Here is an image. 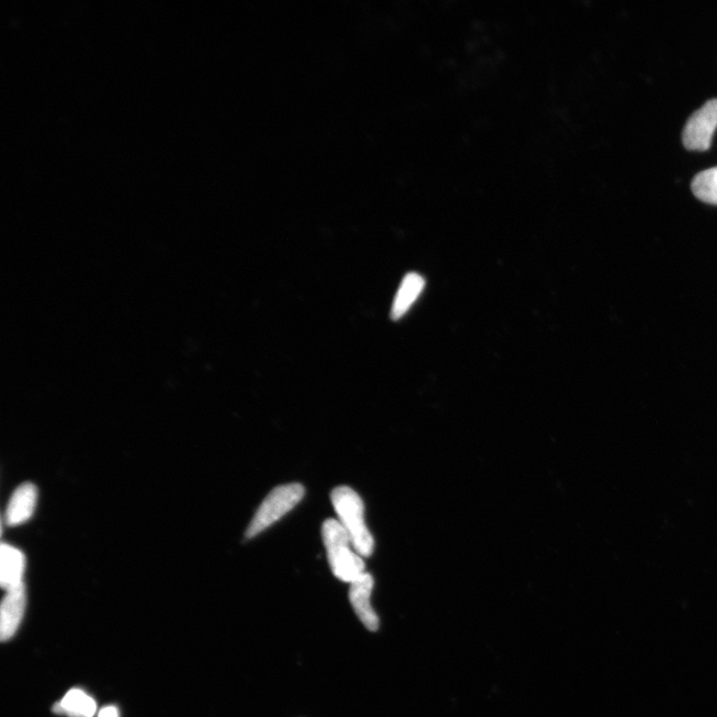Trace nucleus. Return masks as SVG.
I'll return each mask as SVG.
<instances>
[{"label":"nucleus","mask_w":717,"mask_h":717,"mask_svg":"<svg viewBox=\"0 0 717 717\" xmlns=\"http://www.w3.org/2000/svg\"><path fill=\"white\" fill-rule=\"evenodd\" d=\"M425 286V278L415 272H410L404 277V280L395 294L391 317L393 320H400L416 302L422 294Z\"/></svg>","instance_id":"9"},{"label":"nucleus","mask_w":717,"mask_h":717,"mask_svg":"<svg viewBox=\"0 0 717 717\" xmlns=\"http://www.w3.org/2000/svg\"><path fill=\"white\" fill-rule=\"evenodd\" d=\"M37 498L38 491L35 485L26 483L19 486L7 505L5 519L8 526H19L30 519L36 508Z\"/></svg>","instance_id":"7"},{"label":"nucleus","mask_w":717,"mask_h":717,"mask_svg":"<svg viewBox=\"0 0 717 717\" xmlns=\"http://www.w3.org/2000/svg\"><path fill=\"white\" fill-rule=\"evenodd\" d=\"M331 502L339 522L349 534L353 548L361 558H369L374 552V541L365 522V507L360 496L351 487H338L331 492Z\"/></svg>","instance_id":"1"},{"label":"nucleus","mask_w":717,"mask_h":717,"mask_svg":"<svg viewBox=\"0 0 717 717\" xmlns=\"http://www.w3.org/2000/svg\"><path fill=\"white\" fill-rule=\"evenodd\" d=\"M373 587L372 575L366 572L362 574L350 584L349 600L363 625L371 631H376L380 620L371 604Z\"/></svg>","instance_id":"5"},{"label":"nucleus","mask_w":717,"mask_h":717,"mask_svg":"<svg viewBox=\"0 0 717 717\" xmlns=\"http://www.w3.org/2000/svg\"><path fill=\"white\" fill-rule=\"evenodd\" d=\"M305 496V488L301 484H288L275 487L262 501L250 523L245 537L248 539L258 537L272 524L293 509Z\"/></svg>","instance_id":"3"},{"label":"nucleus","mask_w":717,"mask_h":717,"mask_svg":"<svg viewBox=\"0 0 717 717\" xmlns=\"http://www.w3.org/2000/svg\"><path fill=\"white\" fill-rule=\"evenodd\" d=\"M26 604L25 584L9 589L2 604V625L0 637L7 640L15 634L23 620Z\"/></svg>","instance_id":"6"},{"label":"nucleus","mask_w":717,"mask_h":717,"mask_svg":"<svg viewBox=\"0 0 717 717\" xmlns=\"http://www.w3.org/2000/svg\"><path fill=\"white\" fill-rule=\"evenodd\" d=\"M691 189L700 200L717 206V167L705 169L695 176Z\"/></svg>","instance_id":"11"},{"label":"nucleus","mask_w":717,"mask_h":717,"mask_svg":"<svg viewBox=\"0 0 717 717\" xmlns=\"http://www.w3.org/2000/svg\"><path fill=\"white\" fill-rule=\"evenodd\" d=\"M97 704L87 692L74 689L69 691L60 702L53 706L56 713L67 714L71 717H93Z\"/></svg>","instance_id":"10"},{"label":"nucleus","mask_w":717,"mask_h":717,"mask_svg":"<svg viewBox=\"0 0 717 717\" xmlns=\"http://www.w3.org/2000/svg\"><path fill=\"white\" fill-rule=\"evenodd\" d=\"M716 129L717 99H712L690 117L682 132L683 146L690 151H708Z\"/></svg>","instance_id":"4"},{"label":"nucleus","mask_w":717,"mask_h":717,"mask_svg":"<svg viewBox=\"0 0 717 717\" xmlns=\"http://www.w3.org/2000/svg\"><path fill=\"white\" fill-rule=\"evenodd\" d=\"M98 717H119V712H118L114 706H107V708L100 712Z\"/></svg>","instance_id":"12"},{"label":"nucleus","mask_w":717,"mask_h":717,"mask_svg":"<svg viewBox=\"0 0 717 717\" xmlns=\"http://www.w3.org/2000/svg\"><path fill=\"white\" fill-rule=\"evenodd\" d=\"M323 539L330 568L339 580L351 584L365 573V563L353 548L349 534L339 520L323 523Z\"/></svg>","instance_id":"2"},{"label":"nucleus","mask_w":717,"mask_h":717,"mask_svg":"<svg viewBox=\"0 0 717 717\" xmlns=\"http://www.w3.org/2000/svg\"><path fill=\"white\" fill-rule=\"evenodd\" d=\"M26 556L14 546L3 543L0 548V583L5 590L24 584Z\"/></svg>","instance_id":"8"}]
</instances>
